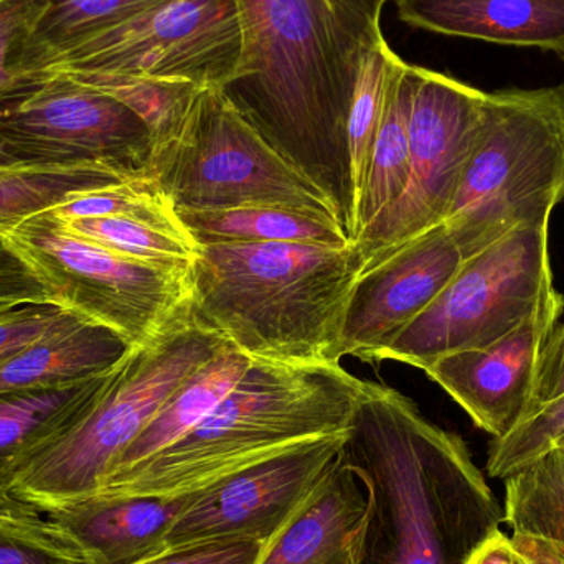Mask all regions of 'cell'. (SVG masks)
<instances>
[{
    "label": "cell",
    "instance_id": "cell-15",
    "mask_svg": "<svg viewBox=\"0 0 564 564\" xmlns=\"http://www.w3.org/2000/svg\"><path fill=\"white\" fill-rule=\"evenodd\" d=\"M463 261L440 225L361 271L345 307L338 360H381L384 348L441 294Z\"/></svg>",
    "mask_w": 564,
    "mask_h": 564
},
{
    "label": "cell",
    "instance_id": "cell-1",
    "mask_svg": "<svg viewBox=\"0 0 564 564\" xmlns=\"http://www.w3.org/2000/svg\"><path fill=\"white\" fill-rule=\"evenodd\" d=\"M243 56L220 89L258 134L354 221L348 115L390 0H238Z\"/></svg>",
    "mask_w": 564,
    "mask_h": 564
},
{
    "label": "cell",
    "instance_id": "cell-28",
    "mask_svg": "<svg viewBox=\"0 0 564 564\" xmlns=\"http://www.w3.org/2000/svg\"><path fill=\"white\" fill-rule=\"evenodd\" d=\"M121 184L128 181L95 169L0 172V228L50 210L76 195Z\"/></svg>",
    "mask_w": 564,
    "mask_h": 564
},
{
    "label": "cell",
    "instance_id": "cell-20",
    "mask_svg": "<svg viewBox=\"0 0 564 564\" xmlns=\"http://www.w3.org/2000/svg\"><path fill=\"white\" fill-rule=\"evenodd\" d=\"M119 365L68 387L0 394V500L9 499L26 459L88 416L115 381Z\"/></svg>",
    "mask_w": 564,
    "mask_h": 564
},
{
    "label": "cell",
    "instance_id": "cell-25",
    "mask_svg": "<svg viewBox=\"0 0 564 564\" xmlns=\"http://www.w3.org/2000/svg\"><path fill=\"white\" fill-rule=\"evenodd\" d=\"M503 522L516 536L564 545V454L550 449L506 479Z\"/></svg>",
    "mask_w": 564,
    "mask_h": 564
},
{
    "label": "cell",
    "instance_id": "cell-3",
    "mask_svg": "<svg viewBox=\"0 0 564 564\" xmlns=\"http://www.w3.org/2000/svg\"><path fill=\"white\" fill-rule=\"evenodd\" d=\"M361 270L354 245H202L188 270V314L253 360L340 364L341 322Z\"/></svg>",
    "mask_w": 564,
    "mask_h": 564
},
{
    "label": "cell",
    "instance_id": "cell-5",
    "mask_svg": "<svg viewBox=\"0 0 564 564\" xmlns=\"http://www.w3.org/2000/svg\"><path fill=\"white\" fill-rule=\"evenodd\" d=\"M225 344L185 305L152 340L132 347L88 416L22 464L10 497L48 513L95 496L129 444Z\"/></svg>",
    "mask_w": 564,
    "mask_h": 564
},
{
    "label": "cell",
    "instance_id": "cell-18",
    "mask_svg": "<svg viewBox=\"0 0 564 564\" xmlns=\"http://www.w3.org/2000/svg\"><path fill=\"white\" fill-rule=\"evenodd\" d=\"M370 494L347 466H338L317 499L268 550L260 564H361Z\"/></svg>",
    "mask_w": 564,
    "mask_h": 564
},
{
    "label": "cell",
    "instance_id": "cell-30",
    "mask_svg": "<svg viewBox=\"0 0 564 564\" xmlns=\"http://www.w3.org/2000/svg\"><path fill=\"white\" fill-rule=\"evenodd\" d=\"M59 220L73 218H129L177 237L194 238L178 220L169 198L152 181H135L76 195L50 208ZM195 241V240H194Z\"/></svg>",
    "mask_w": 564,
    "mask_h": 564
},
{
    "label": "cell",
    "instance_id": "cell-23",
    "mask_svg": "<svg viewBox=\"0 0 564 564\" xmlns=\"http://www.w3.org/2000/svg\"><path fill=\"white\" fill-rule=\"evenodd\" d=\"M413 91L414 68L403 59L391 78L383 119L365 171L358 204L357 240L400 200L406 188Z\"/></svg>",
    "mask_w": 564,
    "mask_h": 564
},
{
    "label": "cell",
    "instance_id": "cell-39",
    "mask_svg": "<svg viewBox=\"0 0 564 564\" xmlns=\"http://www.w3.org/2000/svg\"><path fill=\"white\" fill-rule=\"evenodd\" d=\"M556 449L562 451L564 454V436L560 437L558 443L555 444Z\"/></svg>",
    "mask_w": 564,
    "mask_h": 564
},
{
    "label": "cell",
    "instance_id": "cell-36",
    "mask_svg": "<svg viewBox=\"0 0 564 564\" xmlns=\"http://www.w3.org/2000/svg\"><path fill=\"white\" fill-rule=\"evenodd\" d=\"M564 394V322L556 325L540 358L533 411L558 400ZM532 411V413H533Z\"/></svg>",
    "mask_w": 564,
    "mask_h": 564
},
{
    "label": "cell",
    "instance_id": "cell-12",
    "mask_svg": "<svg viewBox=\"0 0 564 564\" xmlns=\"http://www.w3.org/2000/svg\"><path fill=\"white\" fill-rule=\"evenodd\" d=\"M410 178L400 200L355 241L364 270L443 225L482 126L487 93L413 65Z\"/></svg>",
    "mask_w": 564,
    "mask_h": 564
},
{
    "label": "cell",
    "instance_id": "cell-21",
    "mask_svg": "<svg viewBox=\"0 0 564 564\" xmlns=\"http://www.w3.org/2000/svg\"><path fill=\"white\" fill-rule=\"evenodd\" d=\"M253 358L230 341L198 368L155 414L154 420L129 444L108 477L118 476L181 441L197 427L241 380ZM105 480V482H106ZM102 487V486H101Z\"/></svg>",
    "mask_w": 564,
    "mask_h": 564
},
{
    "label": "cell",
    "instance_id": "cell-37",
    "mask_svg": "<svg viewBox=\"0 0 564 564\" xmlns=\"http://www.w3.org/2000/svg\"><path fill=\"white\" fill-rule=\"evenodd\" d=\"M466 564H532L529 556L519 549L513 539L502 530L487 536L467 558Z\"/></svg>",
    "mask_w": 564,
    "mask_h": 564
},
{
    "label": "cell",
    "instance_id": "cell-6",
    "mask_svg": "<svg viewBox=\"0 0 564 564\" xmlns=\"http://www.w3.org/2000/svg\"><path fill=\"white\" fill-rule=\"evenodd\" d=\"M564 204V83L487 93L482 126L443 221L464 260Z\"/></svg>",
    "mask_w": 564,
    "mask_h": 564
},
{
    "label": "cell",
    "instance_id": "cell-35",
    "mask_svg": "<svg viewBox=\"0 0 564 564\" xmlns=\"http://www.w3.org/2000/svg\"><path fill=\"white\" fill-rule=\"evenodd\" d=\"M268 550L258 543H212L192 549H169L135 564H260Z\"/></svg>",
    "mask_w": 564,
    "mask_h": 564
},
{
    "label": "cell",
    "instance_id": "cell-24",
    "mask_svg": "<svg viewBox=\"0 0 564 564\" xmlns=\"http://www.w3.org/2000/svg\"><path fill=\"white\" fill-rule=\"evenodd\" d=\"M161 2L164 0H46L23 48V75L46 68Z\"/></svg>",
    "mask_w": 564,
    "mask_h": 564
},
{
    "label": "cell",
    "instance_id": "cell-9",
    "mask_svg": "<svg viewBox=\"0 0 564 564\" xmlns=\"http://www.w3.org/2000/svg\"><path fill=\"white\" fill-rule=\"evenodd\" d=\"M151 181L174 210L271 207L338 220L324 192L278 154L220 89L192 98L174 138L154 152Z\"/></svg>",
    "mask_w": 564,
    "mask_h": 564
},
{
    "label": "cell",
    "instance_id": "cell-22",
    "mask_svg": "<svg viewBox=\"0 0 564 564\" xmlns=\"http://www.w3.org/2000/svg\"><path fill=\"white\" fill-rule=\"evenodd\" d=\"M198 247L217 243H302L350 247L340 221L324 215L271 207L175 210Z\"/></svg>",
    "mask_w": 564,
    "mask_h": 564
},
{
    "label": "cell",
    "instance_id": "cell-4",
    "mask_svg": "<svg viewBox=\"0 0 564 564\" xmlns=\"http://www.w3.org/2000/svg\"><path fill=\"white\" fill-rule=\"evenodd\" d=\"M364 387L365 380L340 364L253 360L197 427L151 459L109 477L95 496H197L308 441L347 433Z\"/></svg>",
    "mask_w": 564,
    "mask_h": 564
},
{
    "label": "cell",
    "instance_id": "cell-14",
    "mask_svg": "<svg viewBox=\"0 0 564 564\" xmlns=\"http://www.w3.org/2000/svg\"><path fill=\"white\" fill-rule=\"evenodd\" d=\"M564 294L550 289L535 311L494 344L437 358L424 373L494 440L506 437L533 411L540 358L562 321Z\"/></svg>",
    "mask_w": 564,
    "mask_h": 564
},
{
    "label": "cell",
    "instance_id": "cell-17",
    "mask_svg": "<svg viewBox=\"0 0 564 564\" xmlns=\"http://www.w3.org/2000/svg\"><path fill=\"white\" fill-rule=\"evenodd\" d=\"M398 19L437 35L540 48L564 62V0H394Z\"/></svg>",
    "mask_w": 564,
    "mask_h": 564
},
{
    "label": "cell",
    "instance_id": "cell-8",
    "mask_svg": "<svg viewBox=\"0 0 564 564\" xmlns=\"http://www.w3.org/2000/svg\"><path fill=\"white\" fill-rule=\"evenodd\" d=\"M241 56L238 0H164L43 69L116 96L188 95L230 85Z\"/></svg>",
    "mask_w": 564,
    "mask_h": 564
},
{
    "label": "cell",
    "instance_id": "cell-10",
    "mask_svg": "<svg viewBox=\"0 0 564 564\" xmlns=\"http://www.w3.org/2000/svg\"><path fill=\"white\" fill-rule=\"evenodd\" d=\"M48 291L50 302L105 325L132 347L155 337L188 301V273L106 250L46 210L0 228Z\"/></svg>",
    "mask_w": 564,
    "mask_h": 564
},
{
    "label": "cell",
    "instance_id": "cell-19",
    "mask_svg": "<svg viewBox=\"0 0 564 564\" xmlns=\"http://www.w3.org/2000/svg\"><path fill=\"white\" fill-rule=\"evenodd\" d=\"M132 350L105 325L68 314L25 350L0 365V394L55 390L115 370Z\"/></svg>",
    "mask_w": 564,
    "mask_h": 564
},
{
    "label": "cell",
    "instance_id": "cell-2",
    "mask_svg": "<svg viewBox=\"0 0 564 564\" xmlns=\"http://www.w3.org/2000/svg\"><path fill=\"white\" fill-rule=\"evenodd\" d=\"M344 460L370 494L361 564H466L503 522L463 437L393 388L365 381Z\"/></svg>",
    "mask_w": 564,
    "mask_h": 564
},
{
    "label": "cell",
    "instance_id": "cell-11",
    "mask_svg": "<svg viewBox=\"0 0 564 564\" xmlns=\"http://www.w3.org/2000/svg\"><path fill=\"white\" fill-rule=\"evenodd\" d=\"M552 288L550 221L522 225L464 260L381 360L424 371L444 355L487 347L522 324Z\"/></svg>",
    "mask_w": 564,
    "mask_h": 564
},
{
    "label": "cell",
    "instance_id": "cell-33",
    "mask_svg": "<svg viewBox=\"0 0 564 564\" xmlns=\"http://www.w3.org/2000/svg\"><path fill=\"white\" fill-rule=\"evenodd\" d=\"M69 311L55 304H20L0 312V365L25 350Z\"/></svg>",
    "mask_w": 564,
    "mask_h": 564
},
{
    "label": "cell",
    "instance_id": "cell-16",
    "mask_svg": "<svg viewBox=\"0 0 564 564\" xmlns=\"http://www.w3.org/2000/svg\"><path fill=\"white\" fill-rule=\"evenodd\" d=\"M192 499L93 496L46 516L93 564H135L169 550V532Z\"/></svg>",
    "mask_w": 564,
    "mask_h": 564
},
{
    "label": "cell",
    "instance_id": "cell-13",
    "mask_svg": "<svg viewBox=\"0 0 564 564\" xmlns=\"http://www.w3.org/2000/svg\"><path fill=\"white\" fill-rule=\"evenodd\" d=\"M348 431L308 441L197 494L169 532V549L212 543L271 549L324 490Z\"/></svg>",
    "mask_w": 564,
    "mask_h": 564
},
{
    "label": "cell",
    "instance_id": "cell-27",
    "mask_svg": "<svg viewBox=\"0 0 564 564\" xmlns=\"http://www.w3.org/2000/svg\"><path fill=\"white\" fill-rule=\"evenodd\" d=\"M59 221L66 230L106 250L165 271L188 273L198 250V245L191 238L177 237L129 218H73Z\"/></svg>",
    "mask_w": 564,
    "mask_h": 564
},
{
    "label": "cell",
    "instance_id": "cell-32",
    "mask_svg": "<svg viewBox=\"0 0 564 564\" xmlns=\"http://www.w3.org/2000/svg\"><path fill=\"white\" fill-rule=\"evenodd\" d=\"M46 0H0V89L23 75L22 55Z\"/></svg>",
    "mask_w": 564,
    "mask_h": 564
},
{
    "label": "cell",
    "instance_id": "cell-34",
    "mask_svg": "<svg viewBox=\"0 0 564 564\" xmlns=\"http://www.w3.org/2000/svg\"><path fill=\"white\" fill-rule=\"evenodd\" d=\"M30 302L52 304L43 282L0 231V312Z\"/></svg>",
    "mask_w": 564,
    "mask_h": 564
},
{
    "label": "cell",
    "instance_id": "cell-26",
    "mask_svg": "<svg viewBox=\"0 0 564 564\" xmlns=\"http://www.w3.org/2000/svg\"><path fill=\"white\" fill-rule=\"evenodd\" d=\"M403 58L391 48L383 33L375 39L361 59L354 98H351L350 115H348V154H350L351 192H354L351 243L357 240L358 204H360L365 171H367L368 159L383 119L388 88Z\"/></svg>",
    "mask_w": 564,
    "mask_h": 564
},
{
    "label": "cell",
    "instance_id": "cell-31",
    "mask_svg": "<svg viewBox=\"0 0 564 564\" xmlns=\"http://www.w3.org/2000/svg\"><path fill=\"white\" fill-rule=\"evenodd\" d=\"M563 436L564 394L533 411L506 437L492 441L487 457V476L506 480L553 449Z\"/></svg>",
    "mask_w": 564,
    "mask_h": 564
},
{
    "label": "cell",
    "instance_id": "cell-7",
    "mask_svg": "<svg viewBox=\"0 0 564 564\" xmlns=\"http://www.w3.org/2000/svg\"><path fill=\"white\" fill-rule=\"evenodd\" d=\"M154 134L118 96L53 69L0 89V172H111L151 181Z\"/></svg>",
    "mask_w": 564,
    "mask_h": 564
},
{
    "label": "cell",
    "instance_id": "cell-38",
    "mask_svg": "<svg viewBox=\"0 0 564 564\" xmlns=\"http://www.w3.org/2000/svg\"><path fill=\"white\" fill-rule=\"evenodd\" d=\"M519 549L529 556L532 564H564V545L529 539V536H512Z\"/></svg>",
    "mask_w": 564,
    "mask_h": 564
},
{
    "label": "cell",
    "instance_id": "cell-29",
    "mask_svg": "<svg viewBox=\"0 0 564 564\" xmlns=\"http://www.w3.org/2000/svg\"><path fill=\"white\" fill-rule=\"evenodd\" d=\"M0 564L93 563L45 512L9 497L0 500Z\"/></svg>",
    "mask_w": 564,
    "mask_h": 564
}]
</instances>
